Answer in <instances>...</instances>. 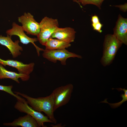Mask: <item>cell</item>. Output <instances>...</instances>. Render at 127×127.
Returning <instances> with one entry per match:
<instances>
[{"label":"cell","mask_w":127,"mask_h":127,"mask_svg":"<svg viewBox=\"0 0 127 127\" xmlns=\"http://www.w3.org/2000/svg\"><path fill=\"white\" fill-rule=\"evenodd\" d=\"M14 92L25 98L28 104L33 109L38 112H44L52 123L56 124L57 120L54 114V99L52 93L45 97L34 98L18 92Z\"/></svg>","instance_id":"cell-1"},{"label":"cell","mask_w":127,"mask_h":127,"mask_svg":"<svg viewBox=\"0 0 127 127\" xmlns=\"http://www.w3.org/2000/svg\"><path fill=\"white\" fill-rule=\"evenodd\" d=\"M123 44L113 34H107L105 37L103 55L100 60L104 67L109 65L115 59L117 53Z\"/></svg>","instance_id":"cell-2"},{"label":"cell","mask_w":127,"mask_h":127,"mask_svg":"<svg viewBox=\"0 0 127 127\" xmlns=\"http://www.w3.org/2000/svg\"><path fill=\"white\" fill-rule=\"evenodd\" d=\"M40 32L37 36L38 41L42 45L45 46L52 33L58 27V20L47 16L44 18L39 23Z\"/></svg>","instance_id":"cell-3"},{"label":"cell","mask_w":127,"mask_h":127,"mask_svg":"<svg viewBox=\"0 0 127 127\" xmlns=\"http://www.w3.org/2000/svg\"><path fill=\"white\" fill-rule=\"evenodd\" d=\"M16 99L17 101L14 105L15 108L20 112L28 114L33 117L38 123L39 127H47L44 124V123H52L47 116L29 106L24 98L21 97L20 99Z\"/></svg>","instance_id":"cell-4"},{"label":"cell","mask_w":127,"mask_h":127,"mask_svg":"<svg viewBox=\"0 0 127 127\" xmlns=\"http://www.w3.org/2000/svg\"><path fill=\"white\" fill-rule=\"evenodd\" d=\"M73 89V85L69 83L57 87L53 91L52 93L54 97V111L69 102Z\"/></svg>","instance_id":"cell-5"},{"label":"cell","mask_w":127,"mask_h":127,"mask_svg":"<svg viewBox=\"0 0 127 127\" xmlns=\"http://www.w3.org/2000/svg\"><path fill=\"white\" fill-rule=\"evenodd\" d=\"M43 51L42 56L44 58L54 63H56L57 60L60 61L63 65H66L67 59L70 58H82L81 55L70 52L66 49L56 50L45 49Z\"/></svg>","instance_id":"cell-6"},{"label":"cell","mask_w":127,"mask_h":127,"mask_svg":"<svg viewBox=\"0 0 127 127\" xmlns=\"http://www.w3.org/2000/svg\"><path fill=\"white\" fill-rule=\"evenodd\" d=\"M18 20L21 24L23 30L27 34L37 36L38 35L40 32L39 23L36 20L30 13H24L18 17Z\"/></svg>","instance_id":"cell-7"},{"label":"cell","mask_w":127,"mask_h":127,"mask_svg":"<svg viewBox=\"0 0 127 127\" xmlns=\"http://www.w3.org/2000/svg\"><path fill=\"white\" fill-rule=\"evenodd\" d=\"M24 31L22 26L18 24L15 22L12 24V28L6 31L7 35L11 36L13 35L18 36L19 37L20 42L23 44H27L32 43L35 47L38 56L40 55V52L43 51L44 49L41 48L35 43V42L38 41L37 38H31L27 35L24 32Z\"/></svg>","instance_id":"cell-8"},{"label":"cell","mask_w":127,"mask_h":127,"mask_svg":"<svg viewBox=\"0 0 127 127\" xmlns=\"http://www.w3.org/2000/svg\"><path fill=\"white\" fill-rule=\"evenodd\" d=\"M113 30V34L123 44L127 45V19L119 14Z\"/></svg>","instance_id":"cell-9"},{"label":"cell","mask_w":127,"mask_h":127,"mask_svg":"<svg viewBox=\"0 0 127 127\" xmlns=\"http://www.w3.org/2000/svg\"><path fill=\"white\" fill-rule=\"evenodd\" d=\"M0 64L3 66L8 65L16 68L18 73L30 75L33 71L35 64L34 63L24 64L22 62L12 60H5L0 58Z\"/></svg>","instance_id":"cell-10"},{"label":"cell","mask_w":127,"mask_h":127,"mask_svg":"<svg viewBox=\"0 0 127 127\" xmlns=\"http://www.w3.org/2000/svg\"><path fill=\"white\" fill-rule=\"evenodd\" d=\"M76 32L75 29L72 28L58 27L52 33L51 37L70 43L74 41Z\"/></svg>","instance_id":"cell-11"},{"label":"cell","mask_w":127,"mask_h":127,"mask_svg":"<svg viewBox=\"0 0 127 127\" xmlns=\"http://www.w3.org/2000/svg\"><path fill=\"white\" fill-rule=\"evenodd\" d=\"M19 40L14 42L12 40L11 36L7 35V36L0 35V44L6 47L10 51L13 58L17 57L20 55V51L23 50L22 47L20 46Z\"/></svg>","instance_id":"cell-12"},{"label":"cell","mask_w":127,"mask_h":127,"mask_svg":"<svg viewBox=\"0 0 127 127\" xmlns=\"http://www.w3.org/2000/svg\"><path fill=\"white\" fill-rule=\"evenodd\" d=\"M4 126L22 127H39L36 120L30 115L27 114L23 116L19 117L11 122L4 123Z\"/></svg>","instance_id":"cell-13"},{"label":"cell","mask_w":127,"mask_h":127,"mask_svg":"<svg viewBox=\"0 0 127 127\" xmlns=\"http://www.w3.org/2000/svg\"><path fill=\"white\" fill-rule=\"evenodd\" d=\"M30 78V75L8 71L0 64V79H9L19 83V78H20L23 81H26L29 79Z\"/></svg>","instance_id":"cell-14"},{"label":"cell","mask_w":127,"mask_h":127,"mask_svg":"<svg viewBox=\"0 0 127 127\" xmlns=\"http://www.w3.org/2000/svg\"><path fill=\"white\" fill-rule=\"evenodd\" d=\"M71 45L70 43L51 37L47 40L45 46L46 49L56 50L66 49Z\"/></svg>","instance_id":"cell-15"},{"label":"cell","mask_w":127,"mask_h":127,"mask_svg":"<svg viewBox=\"0 0 127 127\" xmlns=\"http://www.w3.org/2000/svg\"><path fill=\"white\" fill-rule=\"evenodd\" d=\"M115 89L119 91L122 90L124 92V94H122L120 95V96L122 97L123 99L121 101L116 103H108L107 102V98L105 99L104 101H101L100 103H107L109 104L111 108H115L119 107L123 103L127 101V90L125 88L122 89L121 88Z\"/></svg>","instance_id":"cell-16"},{"label":"cell","mask_w":127,"mask_h":127,"mask_svg":"<svg viewBox=\"0 0 127 127\" xmlns=\"http://www.w3.org/2000/svg\"><path fill=\"white\" fill-rule=\"evenodd\" d=\"M81 4L84 6L91 4L96 6L99 9L101 8L102 4L104 0H76Z\"/></svg>","instance_id":"cell-17"},{"label":"cell","mask_w":127,"mask_h":127,"mask_svg":"<svg viewBox=\"0 0 127 127\" xmlns=\"http://www.w3.org/2000/svg\"><path fill=\"white\" fill-rule=\"evenodd\" d=\"M13 86L12 85L5 86L0 85V91H4L15 97L16 99H20L21 97L16 94H15L12 91Z\"/></svg>","instance_id":"cell-18"},{"label":"cell","mask_w":127,"mask_h":127,"mask_svg":"<svg viewBox=\"0 0 127 127\" xmlns=\"http://www.w3.org/2000/svg\"><path fill=\"white\" fill-rule=\"evenodd\" d=\"M103 25V24L100 22L96 24H92V26L93 29L100 33H101L102 32V30L101 29Z\"/></svg>","instance_id":"cell-19"},{"label":"cell","mask_w":127,"mask_h":127,"mask_svg":"<svg viewBox=\"0 0 127 127\" xmlns=\"http://www.w3.org/2000/svg\"><path fill=\"white\" fill-rule=\"evenodd\" d=\"M114 6L118 8L119 9L124 12H126L127 11V3H125L124 4L116 5Z\"/></svg>","instance_id":"cell-20"},{"label":"cell","mask_w":127,"mask_h":127,"mask_svg":"<svg viewBox=\"0 0 127 127\" xmlns=\"http://www.w3.org/2000/svg\"><path fill=\"white\" fill-rule=\"evenodd\" d=\"M91 21L92 24H96L100 22L98 16L96 15L92 16Z\"/></svg>","instance_id":"cell-21"},{"label":"cell","mask_w":127,"mask_h":127,"mask_svg":"<svg viewBox=\"0 0 127 127\" xmlns=\"http://www.w3.org/2000/svg\"><path fill=\"white\" fill-rule=\"evenodd\" d=\"M52 124L50 126L52 127H65L66 125L64 124V125H62V124L61 123H58L57 124Z\"/></svg>","instance_id":"cell-22"},{"label":"cell","mask_w":127,"mask_h":127,"mask_svg":"<svg viewBox=\"0 0 127 127\" xmlns=\"http://www.w3.org/2000/svg\"><path fill=\"white\" fill-rule=\"evenodd\" d=\"M72 0L73 1V2H75L77 3V4H79V6H80V7L81 8H83V7L81 5L80 3H79L76 0Z\"/></svg>","instance_id":"cell-23"}]
</instances>
